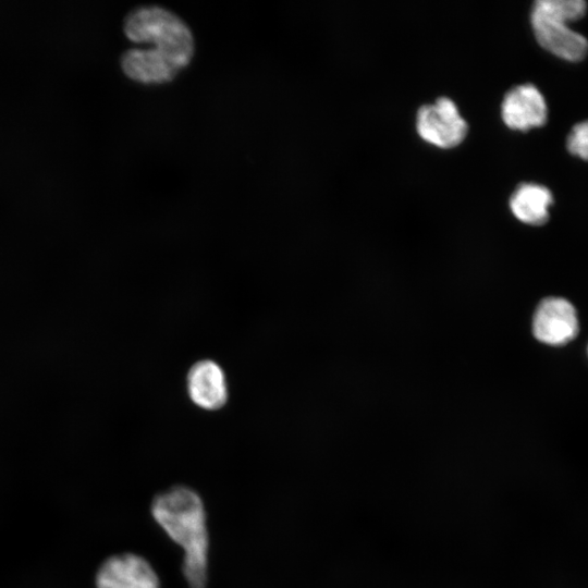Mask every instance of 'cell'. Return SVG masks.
<instances>
[{"label":"cell","mask_w":588,"mask_h":588,"mask_svg":"<svg viewBox=\"0 0 588 588\" xmlns=\"http://www.w3.org/2000/svg\"><path fill=\"white\" fill-rule=\"evenodd\" d=\"M583 0H538L531 9V26L537 41L549 52L567 61H579L588 52V40L573 30L569 22L586 13Z\"/></svg>","instance_id":"cell-3"},{"label":"cell","mask_w":588,"mask_h":588,"mask_svg":"<svg viewBox=\"0 0 588 588\" xmlns=\"http://www.w3.org/2000/svg\"><path fill=\"white\" fill-rule=\"evenodd\" d=\"M587 352H588V350H587Z\"/></svg>","instance_id":"cell-11"},{"label":"cell","mask_w":588,"mask_h":588,"mask_svg":"<svg viewBox=\"0 0 588 588\" xmlns=\"http://www.w3.org/2000/svg\"><path fill=\"white\" fill-rule=\"evenodd\" d=\"M553 197L549 188L536 183H522L510 198L513 215L522 222L541 225L549 219Z\"/></svg>","instance_id":"cell-9"},{"label":"cell","mask_w":588,"mask_h":588,"mask_svg":"<svg viewBox=\"0 0 588 588\" xmlns=\"http://www.w3.org/2000/svg\"><path fill=\"white\" fill-rule=\"evenodd\" d=\"M568 151L588 160V120L574 125L566 140Z\"/></svg>","instance_id":"cell-10"},{"label":"cell","mask_w":588,"mask_h":588,"mask_svg":"<svg viewBox=\"0 0 588 588\" xmlns=\"http://www.w3.org/2000/svg\"><path fill=\"white\" fill-rule=\"evenodd\" d=\"M96 585L97 588H159L149 563L132 553L108 559L97 573Z\"/></svg>","instance_id":"cell-7"},{"label":"cell","mask_w":588,"mask_h":588,"mask_svg":"<svg viewBox=\"0 0 588 588\" xmlns=\"http://www.w3.org/2000/svg\"><path fill=\"white\" fill-rule=\"evenodd\" d=\"M187 389L192 401L205 409H218L226 401L224 373L212 360H201L192 366Z\"/></svg>","instance_id":"cell-8"},{"label":"cell","mask_w":588,"mask_h":588,"mask_svg":"<svg viewBox=\"0 0 588 588\" xmlns=\"http://www.w3.org/2000/svg\"><path fill=\"white\" fill-rule=\"evenodd\" d=\"M578 330L577 313L569 301L551 296L539 303L532 318V332L538 341L564 345L576 338Z\"/></svg>","instance_id":"cell-5"},{"label":"cell","mask_w":588,"mask_h":588,"mask_svg":"<svg viewBox=\"0 0 588 588\" xmlns=\"http://www.w3.org/2000/svg\"><path fill=\"white\" fill-rule=\"evenodd\" d=\"M152 515L166 532L185 550L183 571L191 588H205L208 535L200 498L176 487L157 495Z\"/></svg>","instance_id":"cell-2"},{"label":"cell","mask_w":588,"mask_h":588,"mask_svg":"<svg viewBox=\"0 0 588 588\" xmlns=\"http://www.w3.org/2000/svg\"><path fill=\"white\" fill-rule=\"evenodd\" d=\"M125 37L147 49L131 48L120 58L123 74L142 85L173 82L192 62L196 41L188 24L172 10L159 4H142L123 20Z\"/></svg>","instance_id":"cell-1"},{"label":"cell","mask_w":588,"mask_h":588,"mask_svg":"<svg viewBox=\"0 0 588 588\" xmlns=\"http://www.w3.org/2000/svg\"><path fill=\"white\" fill-rule=\"evenodd\" d=\"M416 127L424 140L440 148L457 146L468 130L456 105L448 97H440L433 103L420 107Z\"/></svg>","instance_id":"cell-4"},{"label":"cell","mask_w":588,"mask_h":588,"mask_svg":"<svg viewBox=\"0 0 588 588\" xmlns=\"http://www.w3.org/2000/svg\"><path fill=\"white\" fill-rule=\"evenodd\" d=\"M501 115L510 128L527 131L546 123L548 108L536 86L523 84L506 93L501 105Z\"/></svg>","instance_id":"cell-6"}]
</instances>
